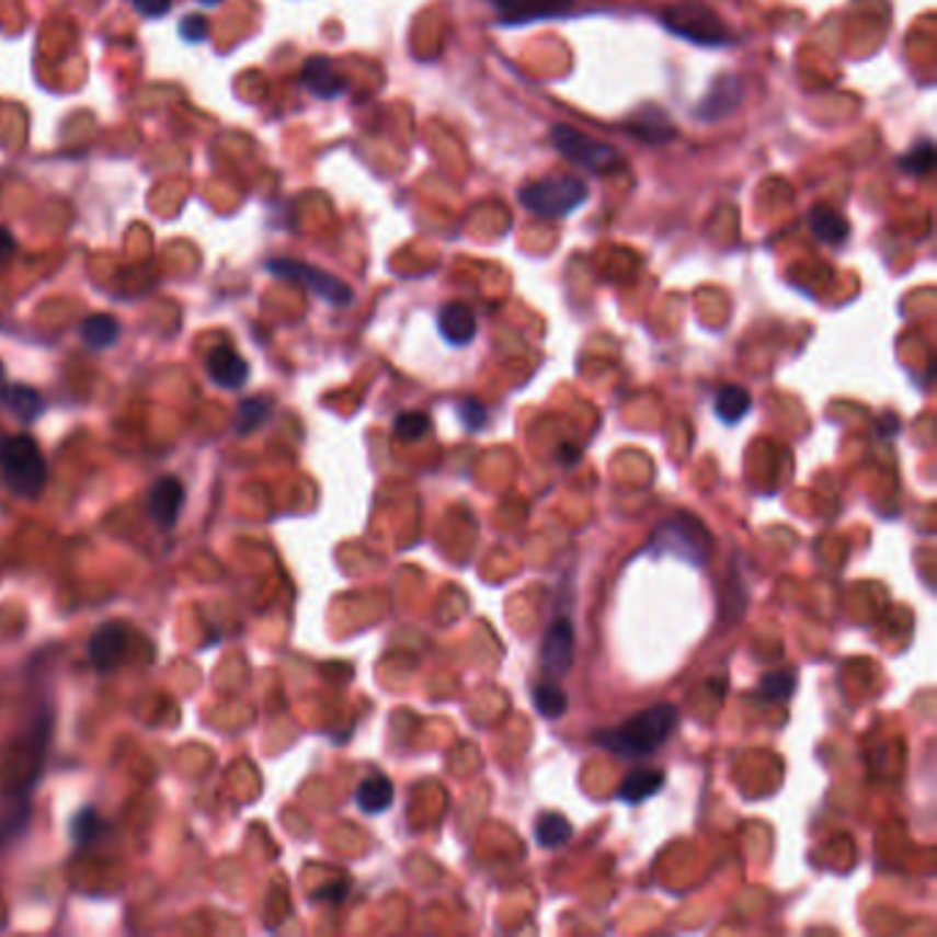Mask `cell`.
<instances>
[{"mask_svg":"<svg viewBox=\"0 0 937 937\" xmlns=\"http://www.w3.org/2000/svg\"><path fill=\"white\" fill-rule=\"evenodd\" d=\"M346 896V885L344 882H339L335 888H322V891L317 893V899H330V902H341V899Z\"/></svg>","mask_w":937,"mask_h":937,"instance_id":"33","label":"cell"},{"mask_svg":"<svg viewBox=\"0 0 937 937\" xmlns=\"http://www.w3.org/2000/svg\"><path fill=\"white\" fill-rule=\"evenodd\" d=\"M393 432H397L402 441H421V437L430 432V419H426L424 413H402L397 419V424H393Z\"/></svg>","mask_w":937,"mask_h":937,"instance_id":"28","label":"cell"},{"mask_svg":"<svg viewBox=\"0 0 937 937\" xmlns=\"http://www.w3.org/2000/svg\"><path fill=\"white\" fill-rule=\"evenodd\" d=\"M357 809L366 811V814H382V811L391 809L393 803V784L388 776H368L366 781L357 787L355 792Z\"/></svg>","mask_w":937,"mask_h":937,"instance_id":"17","label":"cell"},{"mask_svg":"<svg viewBox=\"0 0 937 937\" xmlns=\"http://www.w3.org/2000/svg\"><path fill=\"white\" fill-rule=\"evenodd\" d=\"M437 330H441V335L448 344L465 346L476 339L479 324H476L473 311L465 302H448L437 313Z\"/></svg>","mask_w":937,"mask_h":937,"instance_id":"14","label":"cell"},{"mask_svg":"<svg viewBox=\"0 0 937 937\" xmlns=\"http://www.w3.org/2000/svg\"><path fill=\"white\" fill-rule=\"evenodd\" d=\"M630 129L636 133V138H641L643 144H665V140L674 138V124L665 118V113L660 107L652 111H641L632 116Z\"/></svg>","mask_w":937,"mask_h":937,"instance_id":"18","label":"cell"},{"mask_svg":"<svg viewBox=\"0 0 937 937\" xmlns=\"http://www.w3.org/2000/svg\"><path fill=\"white\" fill-rule=\"evenodd\" d=\"M144 18H165L171 12L173 0H129Z\"/></svg>","mask_w":937,"mask_h":937,"instance_id":"31","label":"cell"},{"mask_svg":"<svg viewBox=\"0 0 937 937\" xmlns=\"http://www.w3.org/2000/svg\"><path fill=\"white\" fill-rule=\"evenodd\" d=\"M932 165H935V144H932L929 138L915 140V144L899 157V168L915 179L926 176V173L932 171Z\"/></svg>","mask_w":937,"mask_h":937,"instance_id":"24","label":"cell"},{"mask_svg":"<svg viewBox=\"0 0 937 937\" xmlns=\"http://www.w3.org/2000/svg\"><path fill=\"white\" fill-rule=\"evenodd\" d=\"M747 410H751V393L745 388L725 386L715 397V413L723 424H736V421L745 419Z\"/></svg>","mask_w":937,"mask_h":937,"instance_id":"20","label":"cell"},{"mask_svg":"<svg viewBox=\"0 0 937 937\" xmlns=\"http://www.w3.org/2000/svg\"><path fill=\"white\" fill-rule=\"evenodd\" d=\"M267 415H270L267 399H262V397L245 399V402L240 404V410H237L235 432L237 435H251L253 430H259V426L267 421Z\"/></svg>","mask_w":937,"mask_h":937,"instance_id":"26","label":"cell"},{"mask_svg":"<svg viewBox=\"0 0 937 937\" xmlns=\"http://www.w3.org/2000/svg\"><path fill=\"white\" fill-rule=\"evenodd\" d=\"M519 204L539 218H567L589 202V184L578 176H552L519 187Z\"/></svg>","mask_w":937,"mask_h":937,"instance_id":"3","label":"cell"},{"mask_svg":"<svg viewBox=\"0 0 937 937\" xmlns=\"http://www.w3.org/2000/svg\"><path fill=\"white\" fill-rule=\"evenodd\" d=\"M267 270L273 275H278V278L302 284L306 289H311L313 295L322 297L324 302H330V306H346V302H352V289L344 281L324 273V270L311 267V264L295 262V259H273V262H267Z\"/></svg>","mask_w":937,"mask_h":937,"instance_id":"6","label":"cell"},{"mask_svg":"<svg viewBox=\"0 0 937 937\" xmlns=\"http://www.w3.org/2000/svg\"><path fill=\"white\" fill-rule=\"evenodd\" d=\"M207 368L209 377H213L220 388H229V391H237V388L245 386L248 374H251L245 357L237 355L235 346L229 344H220L209 352Z\"/></svg>","mask_w":937,"mask_h":937,"instance_id":"11","label":"cell"},{"mask_svg":"<svg viewBox=\"0 0 937 937\" xmlns=\"http://www.w3.org/2000/svg\"><path fill=\"white\" fill-rule=\"evenodd\" d=\"M12 253H14V237H12V231L3 229V226H0V262H7V259L12 256Z\"/></svg>","mask_w":937,"mask_h":937,"instance_id":"32","label":"cell"},{"mask_svg":"<svg viewBox=\"0 0 937 937\" xmlns=\"http://www.w3.org/2000/svg\"><path fill=\"white\" fill-rule=\"evenodd\" d=\"M665 784V773L658 767H636L625 776L619 787V800L627 805H638L658 795Z\"/></svg>","mask_w":937,"mask_h":937,"instance_id":"15","label":"cell"},{"mask_svg":"<svg viewBox=\"0 0 937 937\" xmlns=\"http://www.w3.org/2000/svg\"><path fill=\"white\" fill-rule=\"evenodd\" d=\"M676 723H679V712H676L674 704H654V707L643 709L616 729L597 731L594 742L608 747L616 756L643 759V756H652L669 740Z\"/></svg>","mask_w":937,"mask_h":937,"instance_id":"1","label":"cell"},{"mask_svg":"<svg viewBox=\"0 0 937 937\" xmlns=\"http://www.w3.org/2000/svg\"><path fill=\"white\" fill-rule=\"evenodd\" d=\"M575 660V630L570 619H556L541 641V669L552 676H561L572 669Z\"/></svg>","mask_w":937,"mask_h":937,"instance_id":"7","label":"cell"},{"mask_svg":"<svg viewBox=\"0 0 937 937\" xmlns=\"http://www.w3.org/2000/svg\"><path fill=\"white\" fill-rule=\"evenodd\" d=\"M209 36V23L202 14H187L182 20V39L184 42H204Z\"/></svg>","mask_w":937,"mask_h":937,"instance_id":"30","label":"cell"},{"mask_svg":"<svg viewBox=\"0 0 937 937\" xmlns=\"http://www.w3.org/2000/svg\"><path fill=\"white\" fill-rule=\"evenodd\" d=\"M534 707L539 709L545 718L556 720L567 712V693L556 685V682H539L534 687Z\"/></svg>","mask_w":937,"mask_h":937,"instance_id":"25","label":"cell"},{"mask_svg":"<svg viewBox=\"0 0 937 937\" xmlns=\"http://www.w3.org/2000/svg\"><path fill=\"white\" fill-rule=\"evenodd\" d=\"M740 100H742L740 80H736L734 75H720V78L712 83V89L707 91V96L698 102V116H701L704 122L723 118L740 105Z\"/></svg>","mask_w":937,"mask_h":937,"instance_id":"13","label":"cell"},{"mask_svg":"<svg viewBox=\"0 0 937 937\" xmlns=\"http://www.w3.org/2000/svg\"><path fill=\"white\" fill-rule=\"evenodd\" d=\"M7 391V368H3V363H0V393Z\"/></svg>","mask_w":937,"mask_h":937,"instance_id":"34","label":"cell"},{"mask_svg":"<svg viewBox=\"0 0 937 937\" xmlns=\"http://www.w3.org/2000/svg\"><path fill=\"white\" fill-rule=\"evenodd\" d=\"M0 470L9 490L20 498H39L47 484V462L31 435L0 437Z\"/></svg>","mask_w":937,"mask_h":937,"instance_id":"2","label":"cell"},{"mask_svg":"<svg viewBox=\"0 0 937 937\" xmlns=\"http://www.w3.org/2000/svg\"><path fill=\"white\" fill-rule=\"evenodd\" d=\"M570 838H572V825L567 816L550 811V814H541L539 820H536V842H539L545 849L561 847V844H567Z\"/></svg>","mask_w":937,"mask_h":937,"instance_id":"22","label":"cell"},{"mask_svg":"<svg viewBox=\"0 0 937 937\" xmlns=\"http://www.w3.org/2000/svg\"><path fill=\"white\" fill-rule=\"evenodd\" d=\"M198 3H207V7H215V3H220V0H198Z\"/></svg>","mask_w":937,"mask_h":937,"instance_id":"35","label":"cell"},{"mask_svg":"<svg viewBox=\"0 0 937 937\" xmlns=\"http://www.w3.org/2000/svg\"><path fill=\"white\" fill-rule=\"evenodd\" d=\"M457 413H459V419H462L465 430H470V432H479L481 426L487 424V410L481 408V402H476V399H462V402H459V408H457Z\"/></svg>","mask_w":937,"mask_h":937,"instance_id":"29","label":"cell"},{"mask_svg":"<svg viewBox=\"0 0 937 937\" xmlns=\"http://www.w3.org/2000/svg\"><path fill=\"white\" fill-rule=\"evenodd\" d=\"M809 226L811 231H814V237H820L827 245H842L849 237V226L847 220H844V215L836 213L833 207H827V204H816V207L809 209Z\"/></svg>","mask_w":937,"mask_h":937,"instance_id":"16","label":"cell"},{"mask_svg":"<svg viewBox=\"0 0 937 937\" xmlns=\"http://www.w3.org/2000/svg\"><path fill=\"white\" fill-rule=\"evenodd\" d=\"M0 402L7 404V408L12 410L14 419L23 421V424H34V421L42 415V410H45V399H42L34 388H25V386L7 388V391L0 393Z\"/></svg>","mask_w":937,"mask_h":937,"instance_id":"19","label":"cell"},{"mask_svg":"<svg viewBox=\"0 0 937 937\" xmlns=\"http://www.w3.org/2000/svg\"><path fill=\"white\" fill-rule=\"evenodd\" d=\"M182 506H184V487L179 479L165 476V479H160L155 487H151L149 514L160 528H173Z\"/></svg>","mask_w":937,"mask_h":937,"instance_id":"10","label":"cell"},{"mask_svg":"<svg viewBox=\"0 0 937 937\" xmlns=\"http://www.w3.org/2000/svg\"><path fill=\"white\" fill-rule=\"evenodd\" d=\"M127 654V630L122 625H102L89 641V660L100 674L116 669Z\"/></svg>","mask_w":937,"mask_h":937,"instance_id":"9","label":"cell"},{"mask_svg":"<svg viewBox=\"0 0 937 937\" xmlns=\"http://www.w3.org/2000/svg\"><path fill=\"white\" fill-rule=\"evenodd\" d=\"M663 25L679 39L696 42L701 47H723L734 39L725 31L723 20L704 0H685V3L669 7L663 12Z\"/></svg>","mask_w":937,"mask_h":937,"instance_id":"4","label":"cell"},{"mask_svg":"<svg viewBox=\"0 0 937 937\" xmlns=\"http://www.w3.org/2000/svg\"><path fill=\"white\" fill-rule=\"evenodd\" d=\"M105 831V820H102L94 809H80L78 814L72 816V822H69V833H72V842L78 844V847H89V844H94Z\"/></svg>","mask_w":937,"mask_h":937,"instance_id":"23","label":"cell"},{"mask_svg":"<svg viewBox=\"0 0 937 937\" xmlns=\"http://www.w3.org/2000/svg\"><path fill=\"white\" fill-rule=\"evenodd\" d=\"M550 140L556 146V151L561 157H567L575 165L586 168L594 176H605V173H616L621 168V155L619 149H614L605 140L592 138V135H583L578 129L567 127V124H556L550 129Z\"/></svg>","mask_w":937,"mask_h":937,"instance_id":"5","label":"cell"},{"mask_svg":"<svg viewBox=\"0 0 937 937\" xmlns=\"http://www.w3.org/2000/svg\"><path fill=\"white\" fill-rule=\"evenodd\" d=\"M795 687H798L795 674H789V671H773V674H767L765 679H762L759 696L765 698V701H784V698L792 696Z\"/></svg>","mask_w":937,"mask_h":937,"instance_id":"27","label":"cell"},{"mask_svg":"<svg viewBox=\"0 0 937 937\" xmlns=\"http://www.w3.org/2000/svg\"><path fill=\"white\" fill-rule=\"evenodd\" d=\"M302 85L311 91L313 96H322V100H335L346 91V78L333 67V61L324 56L308 58L306 67H302Z\"/></svg>","mask_w":937,"mask_h":937,"instance_id":"12","label":"cell"},{"mask_svg":"<svg viewBox=\"0 0 937 937\" xmlns=\"http://www.w3.org/2000/svg\"><path fill=\"white\" fill-rule=\"evenodd\" d=\"M492 7L501 12L506 25H525L534 20L561 18L572 9V0H490Z\"/></svg>","mask_w":937,"mask_h":937,"instance_id":"8","label":"cell"},{"mask_svg":"<svg viewBox=\"0 0 937 937\" xmlns=\"http://www.w3.org/2000/svg\"><path fill=\"white\" fill-rule=\"evenodd\" d=\"M80 339L89 344L91 350H105V346L116 344L118 339V322L107 313H94L80 324Z\"/></svg>","mask_w":937,"mask_h":937,"instance_id":"21","label":"cell"}]
</instances>
